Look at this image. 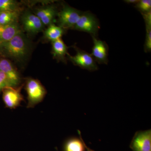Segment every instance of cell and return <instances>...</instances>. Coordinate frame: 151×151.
Wrapping results in <instances>:
<instances>
[{
  "label": "cell",
  "instance_id": "30bf717a",
  "mask_svg": "<svg viewBox=\"0 0 151 151\" xmlns=\"http://www.w3.org/2000/svg\"><path fill=\"white\" fill-rule=\"evenodd\" d=\"M93 46L91 55L96 63L99 64H108V47L105 42L92 37Z\"/></svg>",
  "mask_w": 151,
  "mask_h": 151
},
{
  "label": "cell",
  "instance_id": "9c48e42d",
  "mask_svg": "<svg viewBox=\"0 0 151 151\" xmlns=\"http://www.w3.org/2000/svg\"><path fill=\"white\" fill-rule=\"evenodd\" d=\"M22 23L25 31L36 34L43 30L44 25L40 19L35 14L29 12H26L22 17Z\"/></svg>",
  "mask_w": 151,
  "mask_h": 151
},
{
  "label": "cell",
  "instance_id": "7a4b0ae2",
  "mask_svg": "<svg viewBox=\"0 0 151 151\" xmlns=\"http://www.w3.org/2000/svg\"><path fill=\"white\" fill-rule=\"evenodd\" d=\"M25 89L27 94V108H33L41 103L46 95L45 88L37 79L28 78L25 83Z\"/></svg>",
  "mask_w": 151,
  "mask_h": 151
},
{
  "label": "cell",
  "instance_id": "d6986e66",
  "mask_svg": "<svg viewBox=\"0 0 151 151\" xmlns=\"http://www.w3.org/2000/svg\"><path fill=\"white\" fill-rule=\"evenodd\" d=\"M146 36L144 50L145 52H150L151 50V25H146Z\"/></svg>",
  "mask_w": 151,
  "mask_h": 151
},
{
  "label": "cell",
  "instance_id": "52a82bcc",
  "mask_svg": "<svg viewBox=\"0 0 151 151\" xmlns=\"http://www.w3.org/2000/svg\"><path fill=\"white\" fill-rule=\"evenodd\" d=\"M133 151H151V130L135 133L130 145Z\"/></svg>",
  "mask_w": 151,
  "mask_h": 151
},
{
  "label": "cell",
  "instance_id": "5b68a950",
  "mask_svg": "<svg viewBox=\"0 0 151 151\" xmlns=\"http://www.w3.org/2000/svg\"><path fill=\"white\" fill-rule=\"evenodd\" d=\"M76 54L72 56L68 54V58L74 65L82 69L89 71H95L98 69L97 63L92 55L87 52L76 48Z\"/></svg>",
  "mask_w": 151,
  "mask_h": 151
},
{
  "label": "cell",
  "instance_id": "603a6c76",
  "mask_svg": "<svg viewBox=\"0 0 151 151\" xmlns=\"http://www.w3.org/2000/svg\"><path fill=\"white\" fill-rule=\"evenodd\" d=\"M1 55V53H0V55Z\"/></svg>",
  "mask_w": 151,
  "mask_h": 151
},
{
  "label": "cell",
  "instance_id": "7c38bea8",
  "mask_svg": "<svg viewBox=\"0 0 151 151\" xmlns=\"http://www.w3.org/2000/svg\"><path fill=\"white\" fill-rule=\"evenodd\" d=\"M79 138L72 137L68 138L64 142L63 151H86L85 143L81 137V133L78 130Z\"/></svg>",
  "mask_w": 151,
  "mask_h": 151
},
{
  "label": "cell",
  "instance_id": "277c9868",
  "mask_svg": "<svg viewBox=\"0 0 151 151\" xmlns=\"http://www.w3.org/2000/svg\"><path fill=\"white\" fill-rule=\"evenodd\" d=\"M82 12L67 5H64L61 10L57 14L59 26L64 29H73Z\"/></svg>",
  "mask_w": 151,
  "mask_h": 151
},
{
  "label": "cell",
  "instance_id": "4fadbf2b",
  "mask_svg": "<svg viewBox=\"0 0 151 151\" xmlns=\"http://www.w3.org/2000/svg\"><path fill=\"white\" fill-rule=\"evenodd\" d=\"M20 31L17 22L0 25V44L10 40Z\"/></svg>",
  "mask_w": 151,
  "mask_h": 151
},
{
  "label": "cell",
  "instance_id": "6da1fadb",
  "mask_svg": "<svg viewBox=\"0 0 151 151\" xmlns=\"http://www.w3.org/2000/svg\"><path fill=\"white\" fill-rule=\"evenodd\" d=\"M29 50L27 38L21 31L10 40L0 44L1 55L17 60L24 59Z\"/></svg>",
  "mask_w": 151,
  "mask_h": 151
},
{
  "label": "cell",
  "instance_id": "ac0fdd59",
  "mask_svg": "<svg viewBox=\"0 0 151 151\" xmlns=\"http://www.w3.org/2000/svg\"><path fill=\"white\" fill-rule=\"evenodd\" d=\"M135 7L142 14L147 13L151 11V1L140 0L135 4Z\"/></svg>",
  "mask_w": 151,
  "mask_h": 151
},
{
  "label": "cell",
  "instance_id": "3957f363",
  "mask_svg": "<svg viewBox=\"0 0 151 151\" xmlns=\"http://www.w3.org/2000/svg\"><path fill=\"white\" fill-rule=\"evenodd\" d=\"M99 29L100 24L97 18L92 13L86 12H82L73 29L88 33L97 37Z\"/></svg>",
  "mask_w": 151,
  "mask_h": 151
},
{
  "label": "cell",
  "instance_id": "8fae6325",
  "mask_svg": "<svg viewBox=\"0 0 151 151\" xmlns=\"http://www.w3.org/2000/svg\"><path fill=\"white\" fill-rule=\"evenodd\" d=\"M35 14L40 19L44 25L49 26L53 24L58 13L54 6H47L37 9Z\"/></svg>",
  "mask_w": 151,
  "mask_h": 151
},
{
  "label": "cell",
  "instance_id": "7402d4cb",
  "mask_svg": "<svg viewBox=\"0 0 151 151\" xmlns=\"http://www.w3.org/2000/svg\"><path fill=\"white\" fill-rule=\"evenodd\" d=\"M85 148H86V151H94L93 150H92V149H90V148L86 146V144H85Z\"/></svg>",
  "mask_w": 151,
  "mask_h": 151
},
{
  "label": "cell",
  "instance_id": "5bb4252c",
  "mask_svg": "<svg viewBox=\"0 0 151 151\" xmlns=\"http://www.w3.org/2000/svg\"><path fill=\"white\" fill-rule=\"evenodd\" d=\"M52 52L53 56L58 60L65 62V55L68 54V47L61 38L52 42Z\"/></svg>",
  "mask_w": 151,
  "mask_h": 151
},
{
  "label": "cell",
  "instance_id": "44dd1931",
  "mask_svg": "<svg viewBox=\"0 0 151 151\" xmlns=\"http://www.w3.org/2000/svg\"><path fill=\"white\" fill-rule=\"evenodd\" d=\"M125 1V2L128 3V4H136L138 3L139 1L138 0H126V1Z\"/></svg>",
  "mask_w": 151,
  "mask_h": 151
},
{
  "label": "cell",
  "instance_id": "9a60e30c",
  "mask_svg": "<svg viewBox=\"0 0 151 151\" xmlns=\"http://www.w3.org/2000/svg\"><path fill=\"white\" fill-rule=\"evenodd\" d=\"M64 32L65 29L59 26H56L52 24L49 26L45 30L44 36L48 40L53 42L61 38Z\"/></svg>",
  "mask_w": 151,
  "mask_h": 151
},
{
  "label": "cell",
  "instance_id": "ba28073f",
  "mask_svg": "<svg viewBox=\"0 0 151 151\" xmlns=\"http://www.w3.org/2000/svg\"><path fill=\"white\" fill-rule=\"evenodd\" d=\"M0 70L5 75L9 86L17 87L20 84L19 74L9 60L0 58Z\"/></svg>",
  "mask_w": 151,
  "mask_h": 151
},
{
  "label": "cell",
  "instance_id": "8992f818",
  "mask_svg": "<svg viewBox=\"0 0 151 151\" xmlns=\"http://www.w3.org/2000/svg\"><path fill=\"white\" fill-rule=\"evenodd\" d=\"M13 87L7 86L2 91L3 102L6 108L11 109H15L19 106L24 101L21 90L22 86Z\"/></svg>",
  "mask_w": 151,
  "mask_h": 151
},
{
  "label": "cell",
  "instance_id": "2e32d148",
  "mask_svg": "<svg viewBox=\"0 0 151 151\" xmlns=\"http://www.w3.org/2000/svg\"><path fill=\"white\" fill-rule=\"evenodd\" d=\"M19 12L11 11L0 12V25H6L17 22Z\"/></svg>",
  "mask_w": 151,
  "mask_h": 151
},
{
  "label": "cell",
  "instance_id": "e0dca14e",
  "mask_svg": "<svg viewBox=\"0 0 151 151\" xmlns=\"http://www.w3.org/2000/svg\"><path fill=\"white\" fill-rule=\"evenodd\" d=\"M19 5L14 0H0V12H19Z\"/></svg>",
  "mask_w": 151,
  "mask_h": 151
},
{
  "label": "cell",
  "instance_id": "ffe728a7",
  "mask_svg": "<svg viewBox=\"0 0 151 151\" xmlns=\"http://www.w3.org/2000/svg\"><path fill=\"white\" fill-rule=\"evenodd\" d=\"M7 86H9L7 80L4 73L0 70V93Z\"/></svg>",
  "mask_w": 151,
  "mask_h": 151
}]
</instances>
